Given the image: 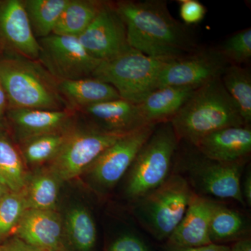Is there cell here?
Listing matches in <instances>:
<instances>
[{"mask_svg": "<svg viewBox=\"0 0 251 251\" xmlns=\"http://www.w3.org/2000/svg\"><path fill=\"white\" fill-rule=\"evenodd\" d=\"M104 251H153L142 234L132 229L117 234L107 244Z\"/></svg>", "mask_w": 251, "mask_h": 251, "instance_id": "cell-31", "label": "cell"}, {"mask_svg": "<svg viewBox=\"0 0 251 251\" xmlns=\"http://www.w3.org/2000/svg\"><path fill=\"white\" fill-rule=\"evenodd\" d=\"M217 201L194 193L184 217L164 245L188 248L211 244L209 227Z\"/></svg>", "mask_w": 251, "mask_h": 251, "instance_id": "cell-17", "label": "cell"}, {"mask_svg": "<svg viewBox=\"0 0 251 251\" xmlns=\"http://www.w3.org/2000/svg\"><path fill=\"white\" fill-rule=\"evenodd\" d=\"M229 97L237 105L246 125L251 122V74L242 66L229 64L221 76Z\"/></svg>", "mask_w": 251, "mask_h": 251, "instance_id": "cell-28", "label": "cell"}, {"mask_svg": "<svg viewBox=\"0 0 251 251\" xmlns=\"http://www.w3.org/2000/svg\"><path fill=\"white\" fill-rule=\"evenodd\" d=\"M63 183L47 166L29 173L22 191L27 209L57 211Z\"/></svg>", "mask_w": 251, "mask_h": 251, "instance_id": "cell-21", "label": "cell"}, {"mask_svg": "<svg viewBox=\"0 0 251 251\" xmlns=\"http://www.w3.org/2000/svg\"><path fill=\"white\" fill-rule=\"evenodd\" d=\"M38 42L37 61L57 82L92 77L101 62L90 55L75 36L52 34Z\"/></svg>", "mask_w": 251, "mask_h": 251, "instance_id": "cell-10", "label": "cell"}, {"mask_svg": "<svg viewBox=\"0 0 251 251\" xmlns=\"http://www.w3.org/2000/svg\"><path fill=\"white\" fill-rule=\"evenodd\" d=\"M0 80L9 109L72 110L59 93L58 82L37 60L10 52L0 57Z\"/></svg>", "mask_w": 251, "mask_h": 251, "instance_id": "cell-3", "label": "cell"}, {"mask_svg": "<svg viewBox=\"0 0 251 251\" xmlns=\"http://www.w3.org/2000/svg\"><path fill=\"white\" fill-rule=\"evenodd\" d=\"M27 209L22 191L12 192L0 202V244L13 235L18 223Z\"/></svg>", "mask_w": 251, "mask_h": 251, "instance_id": "cell-29", "label": "cell"}, {"mask_svg": "<svg viewBox=\"0 0 251 251\" xmlns=\"http://www.w3.org/2000/svg\"><path fill=\"white\" fill-rule=\"evenodd\" d=\"M0 40L10 52L33 60L39 58L40 46L31 30L23 0L0 1Z\"/></svg>", "mask_w": 251, "mask_h": 251, "instance_id": "cell-15", "label": "cell"}, {"mask_svg": "<svg viewBox=\"0 0 251 251\" xmlns=\"http://www.w3.org/2000/svg\"><path fill=\"white\" fill-rule=\"evenodd\" d=\"M4 120H1V119H0V132L4 131Z\"/></svg>", "mask_w": 251, "mask_h": 251, "instance_id": "cell-39", "label": "cell"}, {"mask_svg": "<svg viewBox=\"0 0 251 251\" xmlns=\"http://www.w3.org/2000/svg\"><path fill=\"white\" fill-rule=\"evenodd\" d=\"M76 112L86 123L106 133L126 134L148 125L138 104L122 98L94 104Z\"/></svg>", "mask_w": 251, "mask_h": 251, "instance_id": "cell-13", "label": "cell"}, {"mask_svg": "<svg viewBox=\"0 0 251 251\" xmlns=\"http://www.w3.org/2000/svg\"><path fill=\"white\" fill-rule=\"evenodd\" d=\"M13 235L42 251H65L62 215L58 210L26 209Z\"/></svg>", "mask_w": 251, "mask_h": 251, "instance_id": "cell-16", "label": "cell"}, {"mask_svg": "<svg viewBox=\"0 0 251 251\" xmlns=\"http://www.w3.org/2000/svg\"><path fill=\"white\" fill-rule=\"evenodd\" d=\"M9 188L7 187L3 179L0 177V202L7 193L10 192Z\"/></svg>", "mask_w": 251, "mask_h": 251, "instance_id": "cell-38", "label": "cell"}, {"mask_svg": "<svg viewBox=\"0 0 251 251\" xmlns=\"http://www.w3.org/2000/svg\"><path fill=\"white\" fill-rule=\"evenodd\" d=\"M8 109H9V103H8L7 95L2 82L0 80V119L4 121Z\"/></svg>", "mask_w": 251, "mask_h": 251, "instance_id": "cell-36", "label": "cell"}, {"mask_svg": "<svg viewBox=\"0 0 251 251\" xmlns=\"http://www.w3.org/2000/svg\"><path fill=\"white\" fill-rule=\"evenodd\" d=\"M251 220L242 211L218 201L211 216L209 238L213 244L229 245L251 237Z\"/></svg>", "mask_w": 251, "mask_h": 251, "instance_id": "cell-23", "label": "cell"}, {"mask_svg": "<svg viewBox=\"0 0 251 251\" xmlns=\"http://www.w3.org/2000/svg\"><path fill=\"white\" fill-rule=\"evenodd\" d=\"M229 246L230 251H251V237L238 241Z\"/></svg>", "mask_w": 251, "mask_h": 251, "instance_id": "cell-37", "label": "cell"}, {"mask_svg": "<svg viewBox=\"0 0 251 251\" xmlns=\"http://www.w3.org/2000/svg\"><path fill=\"white\" fill-rule=\"evenodd\" d=\"M179 143L171 122L156 125L122 179L126 201L132 204L171 176Z\"/></svg>", "mask_w": 251, "mask_h": 251, "instance_id": "cell-4", "label": "cell"}, {"mask_svg": "<svg viewBox=\"0 0 251 251\" xmlns=\"http://www.w3.org/2000/svg\"><path fill=\"white\" fill-rule=\"evenodd\" d=\"M77 38L87 52L100 62L130 49L125 23L113 3L109 1H104L93 21Z\"/></svg>", "mask_w": 251, "mask_h": 251, "instance_id": "cell-12", "label": "cell"}, {"mask_svg": "<svg viewBox=\"0 0 251 251\" xmlns=\"http://www.w3.org/2000/svg\"><path fill=\"white\" fill-rule=\"evenodd\" d=\"M170 122L180 141L192 146L216 130L246 125L221 78L196 89Z\"/></svg>", "mask_w": 251, "mask_h": 251, "instance_id": "cell-2", "label": "cell"}, {"mask_svg": "<svg viewBox=\"0 0 251 251\" xmlns=\"http://www.w3.org/2000/svg\"><path fill=\"white\" fill-rule=\"evenodd\" d=\"M103 2L96 0H69L52 34L78 37L93 21Z\"/></svg>", "mask_w": 251, "mask_h": 251, "instance_id": "cell-25", "label": "cell"}, {"mask_svg": "<svg viewBox=\"0 0 251 251\" xmlns=\"http://www.w3.org/2000/svg\"><path fill=\"white\" fill-rule=\"evenodd\" d=\"M29 172L19 150L4 131L0 132V177L10 191L21 192Z\"/></svg>", "mask_w": 251, "mask_h": 251, "instance_id": "cell-27", "label": "cell"}, {"mask_svg": "<svg viewBox=\"0 0 251 251\" xmlns=\"http://www.w3.org/2000/svg\"><path fill=\"white\" fill-rule=\"evenodd\" d=\"M62 219L65 244L68 243L75 251H95L98 230L93 214L87 206H71Z\"/></svg>", "mask_w": 251, "mask_h": 251, "instance_id": "cell-22", "label": "cell"}, {"mask_svg": "<svg viewBox=\"0 0 251 251\" xmlns=\"http://www.w3.org/2000/svg\"></svg>", "mask_w": 251, "mask_h": 251, "instance_id": "cell-40", "label": "cell"}, {"mask_svg": "<svg viewBox=\"0 0 251 251\" xmlns=\"http://www.w3.org/2000/svg\"><path fill=\"white\" fill-rule=\"evenodd\" d=\"M229 65L217 48L199 49L167 63L160 74L158 89L166 86L197 89L221 78Z\"/></svg>", "mask_w": 251, "mask_h": 251, "instance_id": "cell-11", "label": "cell"}, {"mask_svg": "<svg viewBox=\"0 0 251 251\" xmlns=\"http://www.w3.org/2000/svg\"><path fill=\"white\" fill-rule=\"evenodd\" d=\"M179 15L184 24H198L205 17L206 9L198 0H179Z\"/></svg>", "mask_w": 251, "mask_h": 251, "instance_id": "cell-32", "label": "cell"}, {"mask_svg": "<svg viewBox=\"0 0 251 251\" xmlns=\"http://www.w3.org/2000/svg\"><path fill=\"white\" fill-rule=\"evenodd\" d=\"M187 145L189 150L186 148L182 152L178 148L173 173L183 176L196 194L217 201L230 200L246 206L240 185L249 160L234 163L215 161Z\"/></svg>", "mask_w": 251, "mask_h": 251, "instance_id": "cell-5", "label": "cell"}, {"mask_svg": "<svg viewBox=\"0 0 251 251\" xmlns=\"http://www.w3.org/2000/svg\"><path fill=\"white\" fill-rule=\"evenodd\" d=\"M193 147L204 156L215 161L234 163L250 160L251 126L216 130L200 140Z\"/></svg>", "mask_w": 251, "mask_h": 251, "instance_id": "cell-18", "label": "cell"}, {"mask_svg": "<svg viewBox=\"0 0 251 251\" xmlns=\"http://www.w3.org/2000/svg\"><path fill=\"white\" fill-rule=\"evenodd\" d=\"M6 117L19 144L38 135L68 129L76 122L77 114L72 110L9 108Z\"/></svg>", "mask_w": 251, "mask_h": 251, "instance_id": "cell-14", "label": "cell"}, {"mask_svg": "<svg viewBox=\"0 0 251 251\" xmlns=\"http://www.w3.org/2000/svg\"><path fill=\"white\" fill-rule=\"evenodd\" d=\"M0 251H42L29 245L15 235H11L0 244Z\"/></svg>", "mask_w": 251, "mask_h": 251, "instance_id": "cell-33", "label": "cell"}, {"mask_svg": "<svg viewBox=\"0 0 251 251\" xmlns=\"http://www.w3.org/2000/svg\"><path fill=\"white\" fill-rule=\"evenodd\" d=\"M69 0H23L31 30L37 40L52 34Z\"/></svg>", "mask_w": 251, "mask_h": 251, "instance_id": "cell-26", "label": "cell"}, {"mask_svg": "<svg viewBox=\"0 0 251 251\" xmlns=\"http://www.w3.org/2000/svg\"><path fill=\"white\" fill-rule=\"evenodd\" d=\"M106 133L77 121L57 156L47 166L63 182L82 176L102 153L124 135Z\"/></svg>", "mask_w": 251, "mask_h": 251, "instance_id": "cell-9", "label": "cell"}, {"mask_svg": "<svg viewBox=\"0 0 251 251\" xmlns=\"http://www.w3.org/2000/svg\"><path fill=\"white\" fill-rule=\"evenodd\" d=\"M75 124L68 129L38 135L18 144L25 166L36 169L49 165L62 150Z\"/></svg>", "mask_w": 251, "mask_h": 251, "instance_id": "cell-24", "label": "cell"}, {"mask_svg": "<svg viewBox=\"0 0 251 251\" xmlns=\"http://www.w3.org/2000/svg\"><path fill=\"white\" fill-rule=\"evenodd\" d=\"M168 62L130 48L115 58L100 62L92 77L112 86L120 98L138 104L158 89L160 74Z\"/></svg>", "mask_w": 251, "mask_h": 251, "instance_id": "cell-7", "label": "cell"}, {"mask_svg": "<svg viewBox=\"0 0 251 251\" xmlns=\"http://www.w3.org/2000/svg\"><path fill=\"white\" fill-rule=\"evenodd\" d=\"M163 251H230V246L211 244L198 247L181 248L163 245Z\"/></svg>", "mask_w": 251, "mask_h": 251, "instance_id": "cell-34", "label": "cell"}, {"mask_svg": "<svg viewBox=\"0 0 251 251\" xmlns=\"http://www.w3.org/2000/svg\"><path fill=\"white\" fill-rule=\"evenodd\" d=\"M196 90L166 86L153 91L138 103L144 121L148 125L171 121Z\"/></svg>", "mask_w": 251, "mask_h": 251, "instance_id": "cell-19", "label": "cell"}, {"mask_svg": "<svg viewBox=\"0 0 251 251\" xmlns=\"http://www.w3.org/2000/svg\"><path fill=\"white\" fill-rule=\"evenodd\" d=\"M229 64L242 66L251 58V27L238 31L217 48Z\"/></svg>", "mask_w": 251, "mask_h": 251, "instance_id": "cell-30", "label": "cell"}, {"mask_svg": "<svg viewBox=\"0 0 251 251\" xmlns=\"http://www.w3.org/2000/svg\"></svg>", "mask_w": 251, "mask_h": 251, "instance_id": "cell-41", "label": "cell"}, {"mask_svg": "<svg viewBox=\"0 0 251 251\" xmlns=\"http://www.w3.org/2000/svg\"><path fill=\"white\" fill-rule=\"evenodd\" d=\"M156 126H145L124 135L107 148L87 168L81 176L85 178L96 194L104 197L116 187Z\"/></svg>", "mask_w": 251, "mask_h": 251, "instance_id": "cell-8", "label": "cell"}, {"mask_svg": "<svg viewBox=\"0 0 251 251\" xmlns=\"http://www.w3.org/2000/svg\"><path fill=\"white\" fill-rule=\"evenodd\" d=\"M113 4L125 23L131 49L166 61L199 49L192 31L172 16L166 1H120Z\"/></svg>", "mask_w": 251, "mask_h": 251, "instance_id": "cell-1", "label": "cell"}, {"mask_svg": "<svg viewBox=\"0 0 251 251\" xmlns=\"http://www.w3.org/2000/svg\"><path fill=\"white\" fill-rule=\"evenodd\" d=\"M241 180V193L246 206H251V171L249 164L246 167Z\"/></svg>", "mask_w": 251, "mask_h": 251, "instance_id": "cell-35", "label": "cell"}, {"mask_svg": "<svg viewBox=\"0 0 251 251\" xmlns=\"http://www.w3.org/2000/svg\"><path fill=\"white\" fill-rule=\"evenodd\" d=\"M57 87L69 108L75 112L94 104L120 98L112 86L92 77L60 81Z\"/></svg>", "mask_w": 251, "mask_h": 251, "instance_id": "cell-20", "label": "cell"}, {"mask_svg": "<svg viewBox=\"0 0 251 251\" xmlns=\"http://www.w3.org/2000/svg\"><path fill=\"white\" fill-rule=\"evenodd\" d=\"M193 194L186 180L173 173L159 187L130 204L132 212L142 228L166 243L184 217Z\"/></svg>", "mask_w": 251, "mask_h": 251, "instance_id": "cell-6", "label": "cell"}]
</instances>
